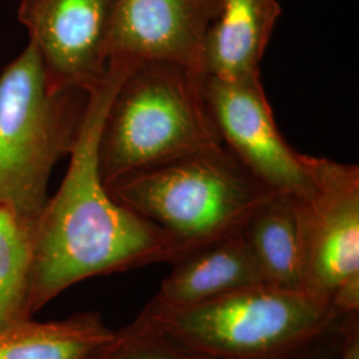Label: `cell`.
<instances>
[{"label": "cell", "instance_id": "obj_10", "mask_svg": "<svg viewBox=\"0 0 359 359\" xmlns=\"http://www.w3.org/2000/svg\"><path fill=\"white\" fill-rule=\"evenodd\" d=\"M142 309L157 313L188 308L264 283L244 231L180 258Z\"/></svg>", "mask_w": 359, "mask_h": 359}, {"label": "cell", "instance_id": "obj_7", "mask_svg": "<svg viewBox=\"0 0 359 359\" xmlns=\"http://www.w3.org/2000/svg\"><path fill=\"white\" fill-rule=\"evenodd\" d=\"M204 95L221 142L257 180L273 192L294 197L308 191V154L285 140L259 75H206Z\"/></svg>", "mask_w": 359, "mask_h": 359}, {"label": "cell", "instance_id": "obj_14", "mask_svg": "<svg viewBox=\"0 0 359 359\" xmlns=\"http://www.w3.org/2000/svg\"><path fill=\"white\" fill-rule=\"evenodd\" d=\"M35 224L0 205V327L34 318L29 273Z\"/></svg>", "mask_w": 359, "mask_h": 359}, {"label": "cell", "instance_id": "obj_1", "mask_svg": "<svg viewBox=\"0 0 359 359\" xmlns=\"http://www.w3.org/2000/svg\"><path fill=\"white\" fill-rule=\"evenodd\" d=\"M130 65L111 60L90 93L87 114L65 180L34 229L29 310L35 316L76 283L154 264H175L193 250L108 192L99 168L104 117Z\"/></svg>", "mask_w": 359, "mask_h": 359}, {"label": "cell", "instance_id": "obj_6", "mask_svg": "<svg viewBox=\"0 0 359 359\" xmlns=\"http://www.w3.org/2000/svg\"><path fill=\"white\" fill-rule=\"evenodd\" d=\"M310 184L294 197L304 292L359 316V167L308 154Z\"/></svg>", "mask_w": 359, "mask_h": 359}, {"label": "cell", "instance_id": "obj_16", "mask_svg": "<svg viewBox=\"0 0 359 359\" xmlns=\"http://www.w3.org/2000/svg\"><path fill=\"white\" fill-rule=\"evenodd\" d=\"M357 326H359V318L357 317L342 318L305 344L283 351L281 354L261 359H334L341 347L344 346L347 335Z\"/></svg>", "mask_w": 359, "mask_h": 359}, {"label": "cell", "instance_id": "obj_5", "mask_svg": "<svg viewBox=\"0 0 359 359\" xmlns=\"http://www.w3.org/2000/svg\"><path fill=\"white\" fill-rule=\"evenodd\" d=\"M346 317L305 292L259 283L188 308L142 310L132 322L209 358L261 359L305 344Z\"/></svg>", "mask_w": 359, "mask_h": 359}, {"label": "cell", "instance_id": "obj_8", "mask_svg": "<svg viewBox=\"0 0 359 359\" xmlns=\"http://www.w3.org/2000/svg\"><path fill=\"white\" fill-rule=\"evenodd\" d=\"M117 0H20L19 22L53 84L92 92L109 67Z\"/></svg>", "mask_w": 359, "mask_h": 359}, {"label": "cell", "instance_id": "obj_4", "mask_svg": "<svg viewBox=\"0 0 359 359\" xmlns=\"http://www.w3.org/2000/svg\"><path fill=\"white\" fill-rule=\"evenodd\" d=\"M111 196L193 249L244 231L273 192L224 145L105 182Z\"/></svg>", "mask_w": 359, "mask_h": 359}, {"label": "cell", "instance_id": "obj_17", "mask_svg": "<svg viewBox=\"0 0 359 359\" xmlns=\"http://www.w3.org/2000/svg\"><path fill=\"white\" fill-rule=\"evenodd\" d=\"M334 359H359V326L347 335L344 346Z\"/></svg>", "mask_w": 359, "mask_h": 359}, {"label": "cell", "instance_id": "obj_9", "mask_svg": "<svg viewBox=\"0 0 359 359\" xmlns=\"http://www.w3.org/2000/svg\"><path fill=\"white\" fill-rule=\"evenodd\" d=\"M221 0H117L109 62H167L206 76V38Z\"/></svg>", "mask_w": 359, "mask_h": 359}, {"label": "cell", "instance_id": "obj_3", "mask_svg": "<svg viewBox=\"0 0 359 359\" xmlns=\"http://www.w3.org/2000/svg\"><path fill=\"white\" fill-rule=\"evenodd\" d=\"M90 93L53 84L34 43L0 72V205L36 224L52 169L76 145Z\"/></svg>", "mask_w": 359, "mask_h": 359}, {"label": "cell", "instance_id": "obj_13", "mask_svg": "<svg viewBox=\"0 0 359 359\" xmlns=\"http://www.w3.org/2000/svg\"><path fill=\"white\" fill-rule=\"evenodd\" d=\"M244 236L264 283L304 292L302 246L293 196H271L250 218Z\"/></svg>", "mask_w": 359, "mask_h": 359}, {"label": "cell", "instance_id": "obj_15", "mask_svg": "<svg viewBox=\"0 0 359 359\" xmlns=\"http://www.w3.org/2000/svg\"><path fill=\"white\" fill-rule=\"evenodd\" d=\"M100 359H213L177 346L130 322L116 332Z\"/></svg>", "mask_w": 359, "mask_h": 359}, {"label": "cell", "instance_id": "obj_2", "mask_svg": "<svg viewBox=\"0 0 359 359\" xmlns=\"http://www.w3.org/2000/svg\"><path fill=\"white\" fill-rule=\"evenodd\" d=\"M204 77L167 62L130 65L100 132L104 184L222 144L206 104Z\"/></svg>", "mask_w": 359, "mask_h": 359}, {"label": "cell", "instance_id": "obj_11", "mask_svg": "<svg viewBox=\"0 0 359 359\" xmlns=\"http://www.w3.org/2000/svg\"><path fill=\"white\" fill-rule=\"evenodd\" d=\"M283 8L278 0H221L204 51L208 76L259 75V65Z\"/></svg>", "mask_w": 359, "mask_h": 359}, {"label": "cell", "instance_id": "obj_12", "mask_svg": "<svg viewBox=\"0 0 359 359\" xmlns=\"http://www.w3.org/2000/svg\"><path fill=\"white\" fill-rule=\"evenodd\" d=\"M115 335L96 311L55 321L28 318L0 327V359H100Z\"/></svg>", "mask_w": 359, "mask_h": 359}]
</instances>
